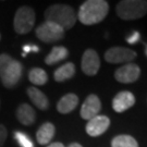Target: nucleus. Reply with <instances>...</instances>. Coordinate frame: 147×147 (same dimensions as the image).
<instances>
[{"mask_svg": "<svg viewBox=\"0 0 147 147\" xmlns=\"http://www.w3.org/2000/svg\"><path fill=\"white\" fill-rule=\"evenodd\" d=\"M109 12V3L105 0H87L81 5L76 18L84 25L98 24Z\"/></svg>", "mask_w": 147, "mask_h": 147, "instance_id": "obj_1", "label": "nucleus"}, {"mask_svg": "<svg viewBox=\"0 0 147 147\" xmlns=\"http://www.w3.org/2000/svg\"><path fill=\"white\" fill-rule=\"evenodd\" d=\"M23 74V65L20 61L7 53L0 55V80L7 88L14 87Z\"/></svg>", "mask_w": 147, "mask_h": 147, "instance_id": "obj_2", "label": "nucleus"}, {"mask_svg": "<svg viewBox=\"0 0 147 147\" xmlns=\"http://www.w3.org/2000/svg\"><path fill=\"white\" fill-rule=\"evenodd\" d=\"M45 19L48 22H53L55 24L62 27L63 30H70L76 23V13L68 5H53L45 11Z\"/></svg>", "mask_w": 147, "mask_h": 147, "instance_id": "obj_3", "label": "nucleus"}, {"mask_svg": "<svg viewBox=\"0 0 147 147\" xmlns=\"http://www.w3.org/2000/svg\"><path fill=\"white\" fill-rule=\"evenodd\" d=\"M117 14L122 20H137L147 14V1L122 0L117 5Z\"/></svg>", "mask_w": 147, "mask_h": 147, "instance_id": "obj_4", "label": "nucleus"}, {"mask_svg": "<svg viewBox=\"0 0 147 147\" xmlns=\"http://www.w3.org/2000/svg\"><path fill=\"white\" fill-rule=\"evenodd\" d=\"M14 30L18 34H27L35 24V12L30 7H21L18 9L14 16Z\"/></svg>", "mask_w": 147, "mask_h": 147, "instance_id": "obj_5", "label": "nucleus"}, {"mask_svg": "<svg viewBox=\"0 0 147 147\" xmlns=\"http://www.w3.org/2000/svg\"><path fill=\"white\" fill-rule=\"evenodd\" d=\"M36 36L42 42L51 44L62 39L64 36V30L53 22L46 21L36 28Z\"/></svg>", "mask_w": 147, "mask_h": 147, "instance_id": "obj_6", "label": "nucleus"}, {"mask_svg": "<svg viewBox=\"0 0 147 147\" xmlns=\"http://www.w3.org/2000/svg\"><path fill=\"white\" fill-rule=\"evenodd\" d=\"M136 53L130 48L111 47L105 53V60L109 63H131L136 58Z\"/></svg>", "mask_w": 147, "mask_h": 147, "instance_id": "obj_7", "label": "nucleus"}, {"mask_svg": "<svg viewBox=\"0 0 147 147\" xmlns=\"http://www.w3.org/2000/svg\"><path fill=\"white\" fill-rule=\"evenodd\" d=\"M141 75V69L135 63H126L116 70L115 72V79L124 84L133 83L138 80Z\"/></svg>", "mask_w": 147, "mask_h": 147, "instance_id": "obj_8", "label": "nucleus"}, {"mask_svg": "<svg viewBox=\"0 0 147 147\" xmlns=\"http://www.w3.org/2000/svg\"><path fill=\"white\" fill-rule=\"evenodd\" d=\"M81 68L86 75L93 76V75L97 74L100 68V60L98 57V53H96L94 49L85 50V53H83V57H82Z\"/></svg>", "mask_w": 147, "mask_h": 147, "instance_id": "obj_9", "label": "nucleus"}, {"mask_svg": "<svg viewBox=\"0 0 147 147\" xmlns=\"http://www.w3.org/2000/svg\"><path fill=\"white\" fill-rule=\"evenodd\" d=\"M100 109H101V102L98 96L92 94L86 97L85 101L82 105L80 115L85 120H90L94 117L98 116Z\"/></svg>", "mask_w": 147, "mask_h": 147, "instance_id": "obj_10", "label": "nucleus"}, {"mask_svg": "<svg viewBox=\"0 0 147 147\" xmlns=\"http://www.w3.org/2000/svg\"><path fill=\"white\" fill-rule=\"evenodd\" d=\"M110 125V120L106 116H96L93 119L88 120L86 124V133L89 136H100L104 134Z\"/></svg>", "mask_w": 147, "mask_h": 147, "instance_id": "obj_11", "label": "nucleus"}, {"mask_svg": "<svg viewBox=\"0 0 147 147\" xmlns=\"http://www.w3.org/2000/svg\"><path fill=\"white\" fill-rule=\"evenodd\" d=\"M135 104V96L129 90H122L115 96L112 100V108L118 113H122L133 107Z\"/></svg>", "mask_w": 147, "mask_h": 147, "instance_id": "obj_12", "label": "nucleus"}, {"mask_svg": "<svg viewBox=\"0 0 147 147\" xmlns=\"http://www.w3.org/2000/svg\"><path fill=\"white\" fill-rule=\"evenodd\" d=\"M78 105H79V97L75 94H67L58 101L57 110L60 113L65 115L72 112Z\"/></svg>", "mask_w": 147, "mask_h": 147, "instance_id": "obj_13", "label": "nucleus"}, {"mask_svg": "<svg viewBox=\"0 0 147 147\" xmlns=\"http://www.w3.org/2000/svg\"><path fill=\"white\" fill-rule=\"evenodd\" d=\"M16 118L24 125H31L35 122V110L27 104H22L16 109Z\"/></svg>", "mask_w": 147, "mask_h": 147, "instance_id": "obj_14", "label": "nucleus"}, {"mask_svg": "<svg viewBox=\"0 0 147 147\" xmlns=\"http://www.w3.org/2000/svg\"><path fill=\"white\" fill-rule=\"evenodd\" d=\"M27 95L31 98L32 102L36 106L38 109L40 110H47L49 107V100L47 96L40 92L36 87H28L27 88Z\"/></svg>", "mask_w": 147, "mask_h": 147, "instance_id": "obj_15", "label": "nucleus"}, {"mask_svg": "<svg viewBox=\"0 0 147 147\" xmlns=\"http://www.w3.org/2000/svg\"><path fill=\"white\" fill-rule=\"evenodd\" d=\"M55 125L50 122H46L44 123L36 133L37 142L40 145H46L53 141V136H55Z\"/></svg>", "mask_w": 147, "mask_h": 147, "instance_id": "obj_16", "label": "nucleus"}, {"mask_svg": "<svg viewBox=\"0 0 147 147\" xmlns=\"http://www.w3.org/2000/svg\"><path fill=\"white\" fill-rule=\"evenodd\" d=\"M75 74V65L72 62H68L65 64H63L61 67H59L55 73H53V79L56 82H64L67 80H70L71 78H73Z\"/></svg>", "mask_w": 147, "mask_h": 147, "instance_id": "obj_17", "label": "nucleus"}, {"mask_svg": "<svg viewBox=\"0 0 147 147\" xmlns=\"http://www.w3.org/2000/svg\"><path fill=\"white\" fill-rule=\"evenodd\" d=\"M69 56L68 49L63 46H56L51 49V51L48 53L47 57L45 58V63L48 65H53L55 63H58L62 61Z\"/></svg>", "mask_w": 147, "mask_h": 147, "instance_id": "obj_18", "label": "nucleus"}, {"mask_svg": "<svg viewBox=\"0 0 147 147\" xmlns=\"http://www.w3.org/2000/svg\"><path fill=\"white\" fill-rule=\"evenodd\" d=\"M28 80L35 85H45L48 81V75L42 69L33 68L28 73Z\"/></svg>", "mask_w": 147, "mask_h": 147, "instance_id": "obj_19", "label": "nucleus"}, {"mask_svg": "<svg viewBox=\"0 0 147 147\" xmlns=\"http://www.w3.org/2000/svg\"><path fill=\"white\" fill-rule=\"evenodd\" d=\"M111 147H138V143L130 135H118L111 141Z\"/></svg>", "mask_w": 147, "mask_h": 147, "instance_id": "obj_20", "label": "nucleus"}, {"mask_svg": "<svg viewBox=\"0 0 147 147\" xmlns=\"http://www.w3.org/2000/svg\"><path fill=\"white\" fill-rule=\"evenodd\" d=\"M14 137L20 144L21 147H34L33 143H32L31 138L27 136V134L22 133V132H16L14 133Z\"/></svg>", "mask_w": 147, "mask_h": 147, "instance_id": "obj_21", "label": "nucleus"}, {"mask_svg": "<svg viewBox=\"0 0 147 147\" xmlns=\"http://www.w3.org/2000/svg\"><path fill=\"white\" fill-rule=\"evenodd\" d=\"M7 136H8V132H7L5 126L0 124V147L3 146L5 140H7Z\"/></svg>", "mask_w": 147, "mask_h": 147, "instance_id": "obj_22", "label": "nucleus"}, {"mask_svg": "<svg viewBox=\"0 0 147 147\" xmlns=\"http://www.w3.org/2000/svg\"><path fill=\"white\" fill-rule=\"evenodd\" d=\"M23 50H24V53H23V56H25V53H30V51H38V47L37 46H24L23 47Z\"/></svg>", "mask_w": 147, "mask_h": 147, "instance_id": "obj_23", "label": "nucleus"}, {"mask_svg": "<svg viewBox=\"0 0 147 147\" xmlns=\"http://www.w3.org/2000/svg\"><path fill=\"white\" fill-rule=\"evenodd\" d=\"M140 38V35H138V33H134V36L132 35L131 37H129L127 38V42H130V44H133V42H135Z\"/></svg>", "mask_w": 147, "mask_h": 147, "instance_id": "obj_24", "label": "nucleus"}, {"mask_svg": "<svg viewBox=\"0 0 147 147\" xmlns=\"http://www.w3.org/2000/svg\"><path fill=\"white\" fill-rule=\"evenodd\" d=\"M47 147H64L62 143H59V142H56V143H53V144H49Z\"/></svg>", "mask_w": 147, "mask_h": 147, "instance_id": "obj_25", "label": "nucleus"}, {"mask_svg": "<svg viewBox=\"0 0 147 147\" xmlns=\"http://www.w3.org/2000/svg\"><path fill=\"white\" fill-rule=\"evenodd\" d=\"M68 147H83L81 144H79V143H72V144H70Z\"/></svg>", "mask_w": 147, "mask_h": 147, "instance_id": "obj_26", "label": "nucleus"}]
</instances>
